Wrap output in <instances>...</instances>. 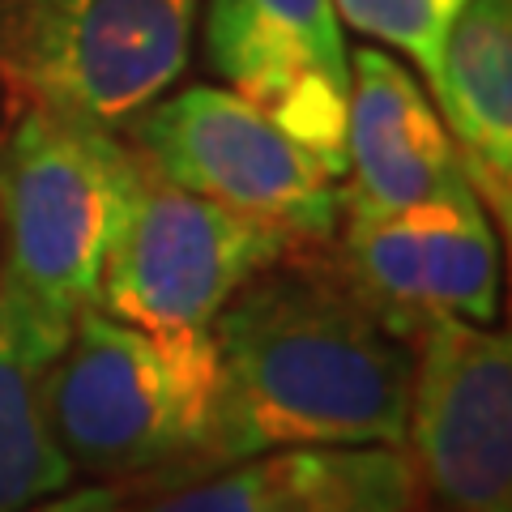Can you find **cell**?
<instances>
[{"mask_svg": "<svg viewBox=\"0 0 512 512\" xmlns=\"http://www.w3.org/2000/svg\"><path fill=\"white\" fill-rule=\"evenodd\" d=\"M214 470L274 448L406 444L414 350L316 261L269 265L214 320Z\"/></svg>", "mask_w": 512, "mask_h": 512, "instance_id": "cell-1", "label": "cell"}, {"mask_svg": "<svg viewBox=\"0 0 512 512\" xmlns=\"http://www.w3.org/2000/svg\"><path fill=\"white\" fill-rule=\"evenodd\" d=\"M47 414L73 474L192 483L214 474L222 363L214 333H146L82 308L47 372Z\"/></svg>", "mask_w": 512, "mask_h": 512, "instance_id": "cell-2", "label": "cell"}, {"mask_svg": "<svg viewBox=\"0 0 512 512\" xmlns=\"http://www.w3.org/2000/svg\"><path fill=\"white\" fill-rule=\"evenodd\" d=\"M141 158L111 128L22 107L0 146V278L60 320L94 308Z\"/></svg>", "mask_w": 512, "mask_h": 512, "instance_id": "cell-3", "label": "cell"}, {"mask_svg": "<svg viewBox=\"0 0 512 512\" xmlns=\"http://www.w3.org/2000/svg\"><path fill=\"white\" fill-rule=\"evenodd\" d=\"M197 0H0V86L30 111L128 124L188 69Z\"/></svg>", "mask_w": 512, "mask_h": 512, "instance_id": "cell-4", "label": "cell"}, {"mask_svg": "<svg viewBox=\"0 0 512 512\" xmlns=\"http://www.w3.org/2000/svg\"><path fill=\"white\" fill-rule=\"evenodd\" d=\"M299 248L286 231L175 188L141 163L94 308L146 333H210L256 274Z\"/></svg>", "mask_w": 512, "mask_h": 512, "instance_id": "cell-5", "label": "cell"}, {"mask_svg": "<svg viewBox=\"0 0 512 512\" xmlns=\"http://www.w3.org/2000/svg\"><path fill=\"white\" fill-rule=\"evenodd\" d=\"M128 146L167 184L261 218L299 244H325L342 188L312 150L222 86H188L128 120Z\"/></svg>", "mask_w": 512, "mask_h": 512, "instance_id": "cell-6", "label": "cell"}, {"mask_svg": "<svg viewBox=\"0 0 512 512\" xmlns=\"http://www.w3.org/2000/svg\"><path fill=\"white\" fill-rule=\"evenodd\" d=\"M406 444L448 512H512V350L504 333L436 316L414 333Z\"/></svg>", "mask_w": 512, "mask_h": 512, "instance_id": "cell-7", "label": "cell"}, {"mask_svg": "<svg viewBox=\"0 0 512 512\" xmlns=\"http://www.w3.org/2000/svg\"><path fill=\"white\" fill-rule=\"evenodd\" d=\"M346 214L338 274L393 338L414 342L427 320L491 325L500 299L495 231L470 188L397 214Z\"/></svg>", "mask_w": 512, "mask_h": 512, "instance_id": "cell-8", "label": "cell"}, {"mask_svg": "<svg viewBox=\"0 0 512 512\" xmlns=\"http://www.w3.org/2000/svg\"><path fill=\"white\" fill-rule=\"evenodd\" d=\"M205 56L227 90L342 180L350 56L333 0H210Z\"/></svg>", "mask_w": 512, "mask_h": 512, "instance_id": "cell-9", "label": "cell"}, {"mask_svg": "<svg viewBox=\"0 0 512 512\" xmlns=\"http://www.w3.org/2000/svg\"><path fill=\"white\" fill-rule=\"evenodd\" d=\"M423 487L402 448H274L124 512H419Z\"/></svg>", "mask_w": 512, "mask_h": 512, "instance_id": "cell-10", "label": "cell"}, {"mask_svg": "<svg viewBox=\"0 0 512 512\" xmlns=\"http://www.w3.org/2000/svg\"><path fill=\"white\" fill-rule=\"evenodd\" d=\"M342 210L397 214L470 188L436 107L406 64L380 47L350 56Z\"/></svg>", "mask_w": 512, "mask_h": 512, "instance_id": "cell-11", "label": "cell"}, {"mask_svg": "<svg viewBox=\"0 0 512 512\" xmlns=\"http://www.w3.org/2000/svg\"><path fill=\"white\" fill-rule=\"evenodd\" d=\"M461 175L508 231L512 218V0H466L431 73Z\"/></svg>", "mask_w": 512, "mask_h": 512, "instance_id": "cell-12", "label": "cell"}, {"mask_svg": "<svg viewBox=\"0 0 512 512\" xmlns=\"http://www.w3.org/2000/svg\"><path fill=\"white\" fill-rule=\"evenodd\" d=\"M69 329L0 278V512H22L73 483L47 414V372Z\"/></svg>", "mask_w": 512, "mask_h": 512, "instance_id": "cell-13", "label": "cell"}, {"mask_svg": "<svg viewBox=\"0 0 512 512\" xmlns=\"http://www.w3.org/2000/svg\"><path fill=\"white\" fill-rule=\"evenodd\" d=\"M333 13H342L363 35L406 52L427 77L436 73L444 30L453 22L440 0H333Z\"/></svg>", "mask_w": 512, "mask_h": 512, "instance_id": "cell-14", "label": "cell"}, {"mask_svg": "<svg viewBox=\"0 0 512 512\" xmlns=\"http://www.w3.org/2000/svg\"><path fill=\"white\" fill-rule=\"evenodd\" d=\"M128 495L116 483H99V487H77V491H56L47 500L30 504L22 512H124Z\"/></svg>", "mask_w": 512, "mask_h": 512, "instance_id": "cell-15", "label": "cell"}, {"mask_svg": "<svg viewBox=\"0 0 512 512\" xmlns=\"http://www.w3.org/2000/svg\"><path fill=\"white\" fill-rule=\"evenodd\" d=\"M440 5H444V9H448V13H457V9H461V5H466V0H440Z\"/></svg>", "mask_w": 512, "mask_h": 512, "instance_id": "cell-16", "label": "cell"}, {"mask_svg": "<svg viewBox=\"0 0 512 512\" xmlns=\"http://www.w3.org/2000/svg\"><path fill=\"white\" fill-rule=\"evenodd\" d=\"M419 512H423V508H419Z\"/></svg>", "mask_w": 512, "mask_h": 512, "instance_id": "cell-17", "label": "cell"}]
</instances>
